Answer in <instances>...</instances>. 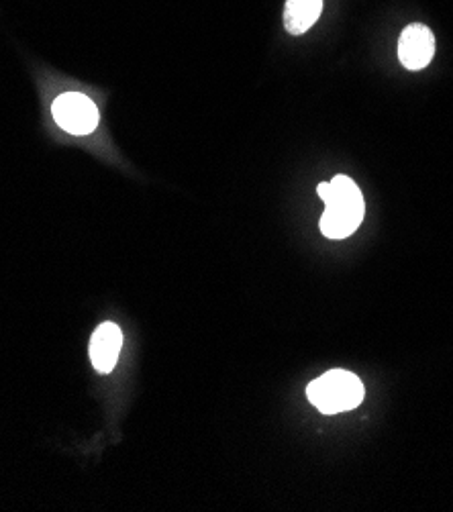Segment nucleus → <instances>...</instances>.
Returning a JSON list of instances; mask_svg holds the SVG:
<instances>
[{
	"label": "nucleus",
	"mask_w": 453,
	"mask_h": 512,
	"mask_svg": "<svg viewBox=\"0 0 453 512\" xmlns=\"http://www.w3.org/2000/svg\"><path fill=\"white\" fill-rule=\"evenodd\" d=\"M362 380L345 370H331L313 380L307 388L309 400L325 415H337L351 411L364 400Z\"/></svg>",
	"instance_id": "f257e3e1"
},
{
	"label": "nucleus",
	"mask_w": 453,
	"mask_h": 512,
	"mask_svg": "<svg viewBox=\"0 0 453 512\" xmlns=\"http://www.w3.org/2000/svg\"><path fill=\"white\" fill-rule=\"evenodd\" d=\"M52 113L56 123L72 135H88L98 127L100 121L94 102L80 92H68L58 96Z\"/></svg>",
	"instance_id": "f03ea898"
},
{
	"label": "nucleus",
	"mask_w": 453,
	"mask_h": 512,
	"mask_svg": "<svg viewBox=\"0 0 453 512\" xmlns=\"http://www.w3.org/2000/svg\"><path fill=\"white\" fill-rule=\"evenodd\" d=\"M317 192L325 202V209L337 211L362 225L364 213H366V202L354 180L347 176H335L331 182H321L317 186Z\"/></svg>",
	"instance_id": "7ed1b4c3"
},
{
	"label": "nucleus",
	"mask_w": 453,
	"mask_h": 512,
	"mask_svg": "<svg viewBox=\"0 0 453 512\" xmlns=\"http://www.w3.org/2000/svg\"><path fill=\"white\" fill-rule=\"evenodd\" d=\"M435 56V37L427 25L415 23L400 33L398 58L407 70H423Z\"/></svg>",
	"instance_id": "20e7f679"
},
{
	"label": "nucleus",
	"mask_w": 453,
	"mask_h": 512,
	"mask_svg": "<svg viewBox=\"0 0 453 512\" xmlns=\"http://www.w3.org/2000/svg\"><path fill=\"white\" fill-rule=\"evenodd\" d=\"M123 345V333L115 323L100 325L90 339V362L96 372L109 374L117 366Z\"/></svg>",
	"instance_id": "39448f33"
},
{
	"label": "nucleus",
	"mask_w": 453,
	"mask_h": 512,
	"mask_svg": "<svg viewBox=\"0 0 453 512\" xmlns=\"http://www.w3.org/2000/svg\"><path fill=\"white\" fill-rule=\"evenodd\" d=\"M323 11V0H286L284 27L290 35L307 33Z\"/></svg>",
	"instance_id": "423d86ee"
}]
</instances>
